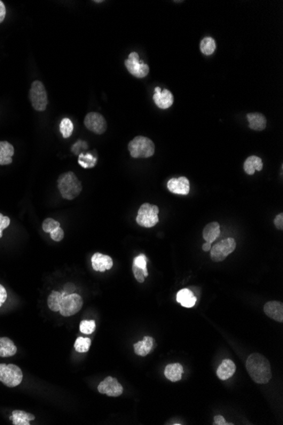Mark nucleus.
Here are the masks:
<instances>
[{"instance_id": "nucleus-1", "label": "nucleus", "mask_w": 283, "mask_h": 425, "mask_svg": "<svg viewBox=\"0 0 283 425\" xmlns=\"http://www.w3.org/2000/svg\"><path fill=\"white\" fill-rule=\"evenodd\" d=\"M246 368L251 379L257 384H267L271 380L270 362L261 354H251L247 357Z\"/></svg>"}, {"instance_id": "nucleus-2", "label": "nucleus", "mask_w": 283, "mask_h": 425, "mask_svg": "<svg viewBox=\"0 0 283 425\" xmlns=\"http://www.w3.org/2000/svg\"><path fill=\"white\" fill-rule=\"evenodd\" d=\"M58 189L64 199L72 200L81 193L82 186L74 173L67 172L61 174L58 178Z\"/></svg>"}, {"instance_id": "nucleus-3", "label": "nucleus", "mask_w": 283, "mask_h": 425, "mask_svg": "<svg viewBox=\"0 0 283 425\" xmlns=\"http://www.w3.org/2000/svg\"><path fill=\"white\" fill-rule=\"evenodd\" d=\"M131 156L137 158H150L154 154L155 146L153 141L149 137L137 136L134 137L128 144Z\"/></svg>"}, {"instance_id": "nucleus-4", "label": "nucleus", "mask_w": 283, "mask_h": 425, "mask_svg": "<svg viewBox=\"0 0 283 425\" xmlns=\"http://www.w3.org/2000/svg\"><path fill=\"white\" fill-rule=\"evenodd\" d=\"M159 207L150 203H144L137 212V223L143 228H153L159 223Z\"/></svg>"}, {"instance_id": "nucleus-5", "label": "nucleus", "mask_w": 283, "mask_h": 425, "mask_svg": "<svg viewBox=\"0 0 283 425\" xmlns=\"http://www.w3.org/2000/svg\"><path fill=\"white\" fill-rule=\"evenodd\" d=\"M22 371L15 364H0V382L8 387H16L22 382Z\"/></svg>"}, {"instance_id": "nucleus-6", "label": "nucleus", "mask_w": 283, "mask_h": 425, "mask_svg": "<svg viewBox=\"0 0 283 425\" xmlns=\"http://www.w3.org/2000/svg\"><path fill=\"white\" fill-rule=\"evenodd\" d=\"M30 100L33 108L38 112H43L48 105V95L45 88L40 81H35L30 89Z\"/></svg>"}, {"instance_id": "nucleus-7", "label": "nucleus", "mask_w": 283, "mask_h": 425, "mask_svg": "<svg viewBox=\"0 0 283 425\" xmlns=\"http://www.w3.org/2000/svg\"><path fill=\"white\" fill-rule=\"evenodd\" d=\"M83 306V300L78 294L72 293L62 299L59 312L63 317H71L81 311Z\"/></svg>"}, {"instance_id": "nucleus-8", "label": "nucleus", "mask_w": 283, "mask_h": 425, "mask_svg": "<svg viewBox=\"0 0 283 425\" xmlns=\"http://www.w3.org/2000/svg\"><path fill=\"white\" fill-rule=\"evenodd\" d=\"M236 246V241L232 238L221 240L210 249V257L214 262H222L234 251Z\"/></svg>"}, {"instance_id": "nucleus-9", "label": "nucleus", "mask_w": 283, "mask_h": 425, "mask_svg": "<svg viewBox=\"0 0 283 425\" xmlns=\"http://www.w3.org/2000/svg\"><path fill=\"white\" fill-rule=\"evenodd\" d=\"M125 66L127 71L137 78L145 77L150 72L149 66L139 59V56L136 52L131 53L128 58L125 60Z\"/></svg>"}, {"instance_id": "nucleus-10", "label": "nucleus", "mask_w": 283, "mask_h": 425, "mask_svg": "<svg viewBox=\"0 0 283 425\" xmlns=\"http://www.w3.org/2000/svg\"><path fill=\"white\" fill-rule=\"evenodd\" d=\"M85 127L96 135H103L107 129V122L98 112L88 113L84 120Z\"/></svg>"}, {"instance_id": "nucleus-11", "label": "nucleus", "mask_w": 283, "mask_h": 425, "mask_svg": "<svg viewBox=\"0 0 283 425\" xmlns=\"http://www.w3.org/2000/svg\"><path fill=\"white\" fill-rule=\"evenodd\" d=\"M98 392L105 394L111 397H118L123 393V387L117 379L108 376L98 386Z\"/></svg>"}, {"instance_id": "nucleus-12", "label": "nucleus", "mask_w": 283, "mask_h": 425, "mask_svg": "<svg viewBox=\"0 0 283 425\" xmlns=\"http://www.w3.org/2000/svg\"><path fill=\"white\" fill-rule=\"evenodd\" d=\"M153 101L159 108L166 110L172 105L174 98L173 95L168 89H161L160 87H157L154 90Z\"/></svg>"}, {"instance_id": "nucleus-13", "label": "nucleus", "mask_w": 283, "mask_h": 425, "mask_svg": "<svg viewBox=\"0 0 283 425\" xmlns=\"http://www.w3.org/2000/svg\"><path fill=\"white\" fill-rule=\"evenodd\" d=\"M167 188L172 193L187 195L190 192V183L185 177L171 178L167 183Z\"/></svg>"}, {"instance_id": "nucleus-14", "label": "nucleus", "mask_w": 283, "mask_h": 425, "mask_svg": "<svg viewBox=\"0 0 283 425\" xmlns=\"http://www.w3.org/2000/svg\"><path fill=\"white\" fill-rule=\"evenodd\" d=\"M92 266L96 271H104L111 270L113 267V260L110 255H104L102 253H95L92 256Z\"/></svg>"}, {"instance_id": "nucleus-15", "label": "nucleus", "mask_w": 283, "mask_h": 425, "mask_svg": "<svg viewBox=\"0 0 283 425\" xmlns=\"http://www.w3.org/2000/svg\"><path fill=\"white\" fill-rule=\"evenodd\" d=\"M264 311L271 319L279 323H283V304L280 301H268L266 304L264 306Z\"/></svg>"}, {"instance_id": "nucleus-16", "label": "nucleus", "mask_w": 283, "mask_h": 425, "mask_svg": "<svg viewBox=\"0 0 283 425\" xmlns=\"http://www.w3.org/2000/svg\"><path fill=\"white\" fill-rule=\"evenodd\" d=\"M236 372V365L235 363L230 359H226L222 361L221 365L218 367L216 374L219 379L222 380H226L233 376Z\"/></svg>"}, {"instance_id": "nucleus-17", "label": "nucleus", "mask_w": 283, "mask_h": 425, "mask_svg": "<svg viewBox=\"0 0 283 425\" xmlns=\"http://www.w3.org/2000/svg\"><path fill=\"white\" fill-rule=\"evenodd\" d=\"M247 119L249 123V128L254 131H263L266 128V118L261 113H248Z\"/></svg>"}, {"instance_id": "nucleus-18", "label": "nucleus", "mask_w": 283, "mask_h": 425, "mask_svg": "<svg viewBox=\"0 0 283 425\" xmlns=\"http://www.w3.org/2000/svg\"><path fill=\"white\" fill-rule=\"evenodd\" d=\"M15 154L13 145L7 141H0V166H5L12 162Z\"/></svg>"}, {"instance_id": "nucleus-19", "label": "nucleus", "mask_w": 283, "mask_h": 425, "mask_svg": "<svg viewBox=\"0 0 283 425\" xmlns=\"http://www.w3.org/2000/svg\"><path fill=\"white\" fill-rule=\"evenodd\" d=\"M153 342L154 340L152 337H144L143 340L134 344V352L140 357H146L153 349Z\"/></svg>"}, {"instance_id": "nucleus-20", "label": "nucleus", "mask_w": 283, "mask_h": 425, "mask_svg": "<svg viewBox=\"0 0 283 425\" xmlns=\"http://www.w3.org/2000/svg\"><path fill=\"white\" fill-rule=\"evenodd\" d=\"M176 301L186 308L194 307L197 302V298L194 296L192 290L189 289H182L176 294Z\"/></svg>"}, {"instance_id": "nucleus-21", "label": "nucleus", "mask_w": 283, "mask_h": 425, "mask_svg": "<svg viewBox=\"0 0 283 425\" xmlns=\"http://www.w3.org/2000/svg\"><path fill=\"white\" fill-rule=\"evenodd\" d=\"M221 234V227L217 222L208 223L203 230V238L206 242L212 243L218 239Z\"/></svg>"}, {"instance_id": "nucleus-22", "label": "nucleus", "mask_w": 283, "mask_h": 425, "mask_svg": "<svg viewBox=\"0 0 283 425\" xmlns=\"http://www.w3.org/2000/svg\"><path fill=\"white\" fill-rule=\"evenodd\" d=\"M184 373L183 367L180 363H171L167 365L165 369V376L167 380L171 382H177L182 380V374Z\"/></svg>"}, {"instance_id": "nucleus-23", "label": "nucleus", "mask_w": 283, "mask_h": 425, "mask_svg": "<svg viewBox=\"0 0 283 425\" xmlns=\"http://www.w3.org/2000/svg\"><path fill=\"white\" fill-rule=\"evenodd\" d=\"M263 162L260 157L251 155L247 158L244 164V169L247 175H254L255 172L263 169Z\"/></svg>"}, {"instance_id": "nucleus-24", "label": "nucleus", "mask_w": 283, "mask_h": 425, "mask_svg": "<svg viewBox=\"0 0 283 425\" xmlns=\"http://www.w3.org/2000/svg\"><path fill=\"white\" fill-rule=\"evenodd\" d=\"M17 352V347L12 340L7 337L0 338V357H12Z\"/></svg>"}, {"instance_id": "nucleus-25", "label": "nucleus", "mask_w": 283, "mask_h": 425, "mask_svg": "<svg viewBox=\"0 0 283 425\" xmlns=\"http://www.w3.org/2000/svg\"><path fill=\"white\" fill-rule=\"evenodd\" d=\"M12 419L13 425H30V421L35 419V416L28 413V412L20 411V410H15L12 412Z\"/></svg>"}, {"instance_id": "nucleus-26", "label": "nucleus", "mask_w": 283, "mask_h": 425, "mask_svg": "<svg viewBox=\"0 0 283 425\" xmlns=\"http://www.w3.org/2000/svg\"><path fill=\"white\" fill-rule=\"evenodd\" d=\"M63 297L64 296L60 292L52 291V293L49 294V296L48 297V306H49V309L55 312L59 311Z\"/></svg>"}, {"instance_id": "nucleus-27", "label": "nucleus", "mask_w": 283, "mask_h": 425, "mask_svg": "<svg viewBox=\"0 0 283 425\" xmlns=\"http://www.w3.org/2000/svg\"><path fill=\"white\" fill-rule=\"evenodd\" d=\"M216 49L215 39L210 37H207L202 39L200 43V50L205 56H211Z\"/></svg>"}, {"instance_id": "nucleus-28", "label": "nucleus", "mask_w": 283, "mask_h": 425, "mask_svg": "<svg viewBox=\"0 0 283 425\" xmlns=\"http://www.w3.org/2000/svg\"><path fill=\"white\" fill-rule=\"evenodd\" d=\"M90 347H91V339H89V338L78 337L75 340V344H74L75 351H77L79 353L88 352Z\"/></svg>"}, {"instance_id": "nucleus-29", "label": "nucleus", "mask_w": 283, "mask_h": 425, "mask_svg": "<svg viewBox=\"0 0 283 425\" xmlns=\"http://www.w3.org/2000/svg\"><path fill=\"white\" fill-rule=\"evenodd\" d=\"M73 123L69 118H64L59 125V130L61 133L62 136L65 138L71 137L73 133Z\"/></svg>"}, {"instance_id": "nucleus-30", "label": "nucleus", "mask_w": 283, "mask_h": 425, "mask_svg": "<svg viewBox=\"0 0 283 425\" xmlns=\"http://www.w3.org/2000/svg\"><path fill=\"white\" fill-rule=\"evenodd\" d=\"M96 161L97 159L90 154H87L86 155L81 154L79 156V164L84 168H91L94 167Z\"/></svg>"}, {"instance_id": "nucleus-31", "label": "nucleus", "mask_w": 283, "mask_h": 425, "mask_svg": "<svg viewBox=\"0 0 283 425\" xmlns=\"http://www.w3.org/2000/svg\"><path fill=\"white\" fill-rule=\"evenodd\" d=\"M96 328V323L94 320H83L80 324V331L82 334H91L94 333Z\"/></svg>"}, {"instance_id": "nucleus-32", "label": "nucleus", "mask_w": 283, "mask_h": 425, "mask_svg": "<svg viewBox=\"0 0 283 425\" xmlns=\"http://www.w3.org/2000/svg\"><path fill=\"white\" fill-rule=\"evenodd\" d=\"M147 263H148V258H147L146 255H143V254L137 255V257H135L133 260V265L142 269L145 272L146 277H148L149 276V271H148V269H147Z\"/></svg>"}, {"instance_id": "nucleus-33", "label": "nucleus", "mask_w": 283, "mask_h": 425, "mask_svg": "<svg viewBox=\"0 0 283 425\" xmlns=\"http://www.w3.org/2000/svg\"><path fill=\"white\" fill-rule=\"evenodd\" d=\"M58 227H60L59 222H57L53 218H46L44 222L42 223L43 231L45 232H49V233H50L53 230H55Z\"/></svg>"}, {"instance_id": "nucleus-34", "label": "nucleus", "mask_w": 283, "mask_h": 425, "mask_svg": "<svg viewBox=\"0 0 283 425\" xmlns=\"http://www.w3.org/2000/svg\"><path fill=\"white\" fill-rule=\"evenodd\" d=\"M64 236H65V233H64V230L61 229V227L56 228L55 230H53L52 232H50L51 239L56 242L61 241L62 239H64Z\"/></svg>"}, {"instance_id": "nucleus-35", "label": "nucleus", "mask_w": 283, "mask_h": 425, "mask_svg": "<svg viewBox=\"0 0 283 425\" xmlns=\"http://www.w3.org/2000/svg\"><path fill=\"white\" fill-rule=\"evenodd\" d=\"M132 272H133L134 277L137 279V282L143 284L145 280V278H147L145 272L133 264H132Z\"/></svg>"}, {"instance_id": "nucleus-36", "label": "nucleus", "mask_w": 283, "mask_h": 425, "mask_svg": "<svg viewBox=\"0 0 283 425\" xmlns=\"http://www.w3.org/2000/svg\"><path fill=\"white\" fill-rule=\"evenodd\" d=\"M10 217L3 216V214L0 213V238H2V236H3V229H7L10 225Z\"/></svg>"}, {"instance_id": "nucleus-37", "label": "nucleus", "mask_w": 283, "mask_h": 425, "mask_svg": "<svg viewBox=\"0 0 283 425\" xmlns=\"http://www.w3.org/2000/svg\"><path fill=\"white\" fill-rule=\"evenodd\" d=\"M274 224L276 226V228L277 229H279V230H283V213H280V214H278L276 217H275V219H274Z\"/></svg>"}, {"instance_id": "nucleus-38", "label": "nucleus", "mask_w": 283, "mask_h": 425, "mask_svg": "<svg viewBox=\"0 0 283 425\" xmlns=\"http://www.w3.org/2000/svg\"><path fill=\"white\" fill-rule=\"evenodd\" d=\"M214 425H233V424H231V423H227L226 421V419H224V417H222V416L218 415L215 416V418H214Z\"/></svg>"}, {"instance_id": "nucleus-39", "label": "nucleus", "mask_w": 283, "mask_h": 425, "mask_svg": "<svg viewBox=\"0 0 283 425\" xmlns=\"http://www.w3.org/2000/svg\"><path fill=\"white\" fill-rule=\"evenodd\" d=\"M7 299V291L3 285H0V308L5 302Z\"/></svg>"}, {"instance_id": "nucleus-40", "label": "nucleus", "mask_w": 283, "mask_h": 425, "mask_svg": "<svg viewBox=\"0 0 283 425\" xmlns=\"http://www.w3.org/2000/svg\"><path fill=\"white\" fill-rule=\"evenodd\" d=\"M6 16V8L3 2L0 1V23L2 22Z\"/></svg>"}, {"instance_id": "nucleus-41", "label": "nucleus", "mask_w": 283, "mask_h": 425, "mask_svg": "<svg viewBox=\"0 0 283 425\" xmlns=\"http://www.w3.org/2000/svg\"><path fill=\"white\" fill-rule=\"evenodd\" d=\"M211 244L210 243L206 242L205 244H204L202 246L203 251H210V249H211Z\"/></svg>"}]
</instances>
